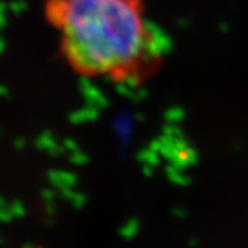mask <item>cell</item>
<instances>
[{"instance_id": "3", "label": "cell", "mask_w": 248, "mask_h": 248, "mask_svg": "<svg viewBox=\"0 0 248 248\" xmlns=\"http://www.w3.org/2000/svg\"><path fill=\"white\" fill-rule=\"evenodd\" d=\"M21 248H37L36 246H33V244H29V243H27V244H24Z\"/></svg>"}, {"instance_id": "4", "label": "cell", "mask_w": 248, "mask_h": 248, "mask_svg": "<svg viewBox=\"0 0 248 248\" xmlns=\"http://www.w3.org/2000/svg\"><path fill=\"white\" fill-rule=\"evenodd\" d=\"M0 244H3V239L1 237H0Z\"/></svg>"}, {"instance_id": "1", "label": "cell", "mask_w": 248, "mask_h": 248, "mask_svg": "<svg viewBox=\"0 0 248 248\" xmlns=\"http://www.w3.org/2000/svg\"><path fill=\"white\" fill-rule=\"evenodd\" d=\"M45 18L80 76L140 84L164 61L166 39L143 0H46Z\"/></svg>"}, {"instance_id": "2", "label": "cell", "mask_w": 248, "mask_h": 248, "mask_svg": "<svg viewBox=\"0 0 248 248\" xmlns=\"http://www.w3.org/2000/svg\"><path fill=\"white\" fill-rule=\"evenodd\" d=\"M13 214L16 215V217H22L24 215V211H22V208H21V205H13Z\"/></svg>"}]
</instances>
